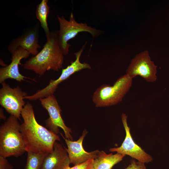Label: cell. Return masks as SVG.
Returning <instances> with one entry per match:
<instances>
[{
  "label": "cell",
  "instance_id": "6da1fadb",
  "mask_svg": "<svg viewBox=\"0 0 169 169\" xmlns=\"http://www.w3.org/2000/svg\"><path fill=\"white\" fill-rule=\"evenodd\" d=\"M23 120L21 132L25 144L26 152L49 153L53 151L59 136L40 125L35 117L32 105L27 102L21 113Z\"/></svg>",
  "mask_w": 169,
  "mask_h": 169
},
{
  "label": "cell",
  "instance_id": "7a4b0ae2",
  "mask_svg": "<svg viewBox=\"0 0 169 169\" xmlns=\"http://www.w3.org/2000/svg\"><path fill=\"white\" fill-rule=\"evenodd\" d=\"M58 32L50 31L42 49L22 65L24 69L42 75L49 70L58 72L62 68L64 55L59 45Z\"/></svg>",
  "mask_w": 169,
  "mask_h": 169
},
{
  "label": "cell",
  "instance_id": "3957f363",
  "mask_svg": "<svg viewBox=\"0 0 169 169\" xmlns=\"http://www.w3.org/2000/svg\"><path fill=\"white\" fill-rule=\"evenodd\" d=\"M18 119L10 115L0 127V156L18 157L26 152Z\"/></svg>",
  "mask_w": 169,
  "mask_h": 169
},
{
  "label": "cell",
  "instance_id": "277c9868",
  "mask_svg": "<svg viewBox=\"0 0 169 169\" xmlns=\"http://www.w3.org/2000/svg\"><path fill=\"white\" fill-rule=\"evenodd\" d=\"M133 79L126 74L119 78L112 86L103 84L94 93L92 101L97 107L113 105L120 102L131 88Z\"/></svg>",
  "mask_w": 169,
  "mask_h": 169
},
{
  "label": "cell",
  "instance_id": "5b68a950",
  "mask_svg": "<svg viewBox=\"0 0 169 169\" xmlns=\"http://www.w3.org/2000/svg\"><path fill=\"white\" fill-rule=\"evenodd\" d=\"M57 19L59 25L58 32L59 43L64 55L68 54L71 46L68 42L75 37L79 33H89L93 38L97 37L101 33V31L92 28L85 23L76 22L72 12L70 14L69 20L63 16L59 15L57 16Z\"/></svg>",
  "mask_w": 169,
  "mask_h": 169
},
{
  "label": "cell",
  "instance_id": "8992f818",
  "mask_svg": "<svg viewBox=\"0 0 169 169\" xmlns=\"http://www.w3.org/2000/svg\"><path fill=\"white\" fill-rule=\"evenodd\" d=\"M86 43L78 51L74 54L76 57L75 60L71 61L70 65L66 68L62 69L61 73L58 79L55 80L51 79L46 86L38 90L36 93L32 95L26 96L24 97V99L30 100H35L54 94L59 85L68 79L72 75L83 69H90L91 67L90 64L85 62L81 63L80 60L81 55L86 44Z\"/></svg>",
  "mask_w": 169,
  "mask_h": 169
},
{
  "label": "cell",
  "instance_id": "52a82bcc",
  "mask_svg": "<svg viewBox=\"0 0 169 169\" xmlns=\"http://www.w3.org/2000/svg\"><path fill=\"white\" fill-rule=\"evenodd\" d=\"M157 68L151 59L147 50L136 54L133 58L126 70V74L133 79L140 76L146 81L154 82L157 79Z\"/></svg>",
  "mask_w": 169,
  "mask_h": 169
},
{
  "label": "cell",
  "instance_id": "ba28073f",
  "mask_svg": "<svg viewBox=\"0 0 169 169\" xmlns=\"http://www.w3.org/2000/svg\"><path fill=\"white\" fill-rule=\"evenodd\" d=\"M0 90V104L10 114L20 119L21 112L25 106L24 98L27 93L18 86L12 88L5 82L1 84Z\"/></svg>",
  "mask_w": 169,
  "mask_h": 169
},
{
  "label": "cell",
  "instance_id": "9c48e42d",
  "mask_svg": "<svg viewBox=\"0 0 169 169\" xmlns=\"http://www.w3.org/2000/svg\"><path fill=\"white\" fill-rule=\"evenodd\" d=\"M43 107L48 111L49 117L45 120L48 129L56 134L59 133V128L63 130L65 138L73 140L71 129L67 126L61 115V110L54 94L39 99Z\"/></svg>",
  "mask_w": 169,
  "mask_h": 169
},
{
  "label": "cell",
  "instance_id": "30bf717a",
  "mask_svg": "<svg viewBox=\"0 0 169 169\" xmlns=\"http://www.w3.org/2000/svg\"><path fill=\"white\" fill-rule=\"evenodd\" d=\"M127 118L126 114L122 113L121 120L125 132V136L123 143L119 147L110 148V151L128 155L144 163L151 162L153 161L152 156L147 153L134 141L130 132V128L128 125Z\"/></svg>",
  "mask_w": 169,
  "mask_h": 169
},
{
  "label": "cell",
  "instance_id": "8fae6325",
  "mask_svg": "<svg viewBox=\"0 0 169 169\" xmlns=\"http://www.w3.org/2000/svg\"><path fill=\"white\" fill-rule=\"evenodd\" d=\"M39 28V24L37 23L12 40L8 47L9 52L11 54L19 47H21L33 56L37 55L39 52L38 49L41 47L38 43Z\"/></svg>",
  "mask_w": 169,
  "mask_h": 169
},
{
  "label": "cell",
  "instance_id": "7c38bea8",
  "mask_svg": "<svg viewBox=\"0 0 169 169\" xmlns=\"http://www.w3.org/2000/svg\"><path fill=\"white\" fill-rule=\"evenodd\" d=\"M87 133V131L86 130H84L82 135L79 138L74 141L64 137L60 133L68 147L67 149H65L68 154L70 163L74 166L83 163L89 160L95 159L100 151L96 150L88 152L84 149L82 145L83 141Z\"/></svg>",
  "mask_w": 169,
  "mask_h": 169
},
{
  "label": "cell",
  "instance_id": "4fadbf2b",
  "mask_svg": "<svg viewBox=\"0 0 169 169\" xmlns=\"http://www.w3.org/2000/svg\"><path fill=\"white\" fill-rule=\"evenodd\" d=\"M11 62L8 65L0 68V83L2 84L8 79H15L19 82L28 78L21 74L19 71V65L23 59L28 58L30 54L21 47H19L12 54Z\"/></svg>",
  "mask_w": 169,
  "mask_h": 169
},
{
  "label": "cell",
  "instance_id": "5bb4252c",
  "mask_svg": "<svg viewBox=\"0 0 169 169\" xmlns=\"http://www.w3.org/2000/svg\"><path fill=\"white\" fill-rule=\"evenodd\" d=\"M70 160L65 148L55 141L53 150L45 157L41 169H64L69 166Z\"/></svg>",
  "mask_w": 169,
  "mask_h": 169
},
{
  "label": "cell",
  "instance_id": "9a60e30c",
  "mask_svg": "<svg viewBox=\"0 0 169 169\" xmlns=\"http://www.w3.org/2000/svg\"><path fill=\"white\" fill-rule=\"evenodd\" d=\"M125 155L117 153L107 154L103 151H99L94 161L92 169H112L122 160Z\"/></svg>",
  "mask_w": 169,
  "mask_h": 169
},
{
  "label": "cell",
  "instance_id": "2e32d148",
  "mask_svg": "<svg viewBox=\"0 0 169 169\" xmlns=\"http://www.w3.org/2000/svg\"><path fill=\"white\" fill-rule=\"evenodd\" d=\"M48 0H42L38 4L35 12L36 17L39 20L41 26L45 33L46 37L50 32L47 23V17L50 8L48 4Z\"/></svg>",
  "mask_w": 169,
  "mask_h": 169
},
{
  "label": "cell",
  "instance_id": "e0dca14e",
  "mask_svg": "<svg viewBox=\"0 0 169 169\" xmlns=\"http://www.w3.org/2000/svg\"><path fill=\"white\" fill-rule=\"evenodd\" d=\"M28 156L24 169H41L43 161L48 153L27 152Z\"/></svg>",
  "mask_w": 169,
  "mask_h": 169
},
{
  "label": "cell",
  "instance_id": "ac0fdd59",
  "mask_svg": "<svg viewBox=\"0 0 169 169\" xmlns=\"http://www.w3.org/2000/svg\"><path fill=\"white\" fill-rule=\"evenodd\" d=\"M94 159L89 160L83 163L70 167L68 166L64 169H92L94 164Z\"/></svg>",
  "mask_w": 169,
  "mask_h": 169
},
{
  "label": "cell",
  "instance_id": "d6986e66",
  "mask_svg": "<svg viewBox=\"0 0 169 169\" xmlns=\"http://www.w3.org/2000/svg\"><path fill=\"white\" fill-rule=\"evenodd\" d=\"M125 169H146V168L145 163L132 158L130 163Z\"/></svg>",
  "mask_w": 169,
  "mask_h": 169
},
{
  "label": "cell",
  "instance_id": "ffe728a7",
  "mask_svg": "<svg viewBox=\"0 0 169 169\" xmlns=\"http://www.w3.org/2000/svg\"><path fill=\"white\" fill-rule=\"evenodd\" d=\"M6 158L0 156V169H13V167Z\"/></svg>",
  "mask_w": 169,
  "mask_h": 169
},
{
  "label": "cell",
  "instance_id": "44dd1931",
  "mask_svg": "<svg viewBox=\"0 0 169 169\" xmlns=\"http://www.w3.org/2000/svg\"><path fill=\"white\" fill-rule=\"evenodd\" d=\"M0 117L1 120H5L6 117L5 115H4L3 110L2 109H0Z\"/></svg>",
  "mask_w": 169,
  "mask_h": 169
}]
</instances>
